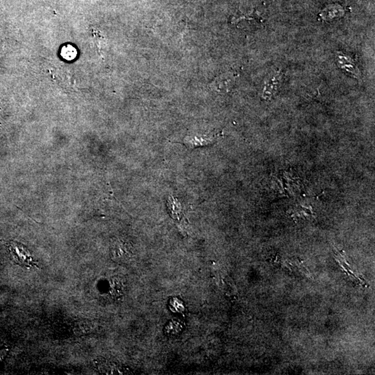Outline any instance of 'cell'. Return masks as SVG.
<instances>
[{
	"label": "cell",
	"instance_id": "cell-5",
	"mask_svg": "<svg viewBox=\"0 0 375 375\" xmlns=\"http://www.w3.org/2000/svg\"><path fill=\"white\" fill-rule=\"evenodd\" d=\"M233 80L228 76H222L219 77L218 80L214 82L215 88L217 89H227L228 88L231 87L232 84Z\"/></svg>",
	"mask_w": 375,
	"mask_h": 375
},
{
	"label": "cell",
	"instance_id": "cell-2",
	"mask_svg": "<svg viewBox=\"0 0 375 375\" xmlns=\"http://www.w3.org/2000/svg\"><path fill=\"white\" fill-rule=\"evenodd\" d=\"M215 139L214 136L211 135L189 136L185 138L183 143L187 148L194 149L211 144L214 142Z\"/></svg>",
	"mask_w": 375,
	"mask_h": 375
},
{
	"label": "cell",
	"instance_id": "cell-3",
	"mask_svg": "<svg viewBox=\"0 0 375 375\" xmlns=\"http://www.w3.org/2000/svg\"><path fill=\"white\" fill-rule=\"evenodd\" d=\"M336 60H337L338 66L341 69H345V71L349 72L351 74L357 76L358 75V70L356 69L355 64L350 57L342 54L341 53H338L336 55Z\"/></svg>",
	"mask_w": 375,
	"mask_h": 375
},
{
	"label": "cell",
	"instance_id": "cell-1",
	"mask_svg": "<svg viewBox=\"0 0 375 375\" xmlns=\"http://www.w3.org/2000/svg\"><path fill=\"white\" fill-rule=\"evenodd\" d=\"M11 258L15 264L25 268H38L37 263L35 262L30 251L23 244L19 242L11 240L6 243Z\"/></svg>",
	"mask_w": 375,
	"mask_h": 375
},
{
	"label": "cell",
	"instance_id": "cell-4",
	"mask_svg": "<svg viewBox=\"0 0 375 375\" xmlns=\"http://www.w3.org/2000/svg\"><path fill=\"white\" fill-rule=\"evenodd\" d=\"M280 75L276 74L269 80V82L266 83L264 91V95L263 97L265 98H269L275 93L276 90L278 88L279 82H280Z\"/></svg>",
	"mask_w": 375,
	"mask_h": 375
}]
</instances>
